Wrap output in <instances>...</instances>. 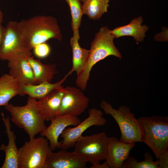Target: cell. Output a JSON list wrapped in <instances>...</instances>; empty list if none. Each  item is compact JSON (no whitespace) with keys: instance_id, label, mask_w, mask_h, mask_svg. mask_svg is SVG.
Segmentation results:
<instances>
[{"instance_id":"5b68a950","label":"cell","mask_w":168,"mask_h":168,"mask_svg":"<svg viewBox=\"0 0 168 168\" xmlns=\"http://www.w3.org/2000/svg\"><path fill=\"white\" fill-rule=\"evenodd\" d=\"M100 108L106 114H109L116 120L120 128L119 141L128 143L141 142V132L139 122L131 112L130 108L122 105L116 110L107 101L102 100Z\"/></svg>"},{"instance_id":"4dcf8cb0","label":"cell","mask_w":168,"mask_h":168,"mask_svg":"<svg viewBox=\"0 0 168 168\" xmlns=\"http://www.w3.org/2000/svg\"><path fill=\"white\" fill-rule=\"evenodd\" d=\"M79 0L80 1V2H82L83 3L86 0Z\"/></svg>"},{"instance_id":"30bf717a","label":"cell","mask_w":168,"mask_h":168,"mask_svg":"<svg viewBox=\"0 0 168 168\" xmlns=\"http://www.w3.org/2000/svg\"><path fill=\"white\" fill-rule=\"evenodd\" d=\"M64 88L58 115L77 117L80 115L87 108L89 99L80 88L70 86Z\"/></svg>"},{"instance_id":"83f0119b","label":"cell","mask_w":168,"mask_h":168,"mask_svg":"<svg viewBox=\"0 0 168 168\" xmlns=\"http://www.w3.org/2000/svg\"><path fill=\"white\" fill-rule=\"evenodd\" d=\"M5 30L6 28L3 27L1 25H0V51L2 44Z\"/></svg>"},{"instance_id":"d6986e66","label":"cell","mask_w":168,"mask_h":168,"mask_svg":"<svg viewBox=\"0 0 168 168\" xmlns=\"http://www.w3.org/2000/svg\"><path fill=\"white\" fill-rule=\"evenodd\" d=\"M80 38L79 31L73 32V36L70 40V44L72 53V66L71 69L67 73L68 75L73 72L77 74L84 68L86 63L89 53V50L82 48L78 40Z\"/></svg>"},{"instance_id":"603a6c76","label":"cell","mask_w":168,"mask_h":168,"mask_svg":"<svg viewBox=\"0 0 168 168\" xmlns=\"http://www.w3.org/2000/svg\"><path fill=\"white\" fill-rule=\"evenodd\" d=\"M144 160L138 161L132 156L129 157L123 163L121 168H159L158 159L154 161L148 152L144 154Z\"/></svg>"},{"instance_id":"8fae6325","label":"cell","mask_w":168,"mask_h":168,"mask_svg":"<svg viewBox=\"0 0 168 168\" xmlns=\"http://www.w3.org/2000/svg\"><path fill=\"white\" fill-rule=\"evenodd\" d=\"M51 121L50 125L40 134L48 140L52 151L58 148L60 142H58V138L63 130L69 126H76L81 122L77 117L69 115H58Z\"/></svg>"},{"instance_id":"9c48e42d","label":"cell","mask_w":168,"mask_h":168,"mask_svg":"<svg viewBox=\"0 0 168 168\" xmlns=\"http://www.w3.org/2000/svg\"><path fill=\"white\" fill-rule=\"evenodd\" d=\"M88 113V117L75 127L66 128L63 130L60 135L63 140L60 142L58 148L67 150L73 147L88 128L94 125L104 126L106 123L107 120L103 117V114L100 110L91 108Z\"/></svg>"},{"instance_id":"8992f818","label":"cell","mask_w":168,"mask_h":168,"mask_svg":"<svg viewBox=\"0 0 168 168\" xmlns=\"http://www.w3.org/2000/svg\"><path fill=\"white\" fill-rule=\"evenodd\" d=\"M30 139L19 149L20 168H45L52 151L49 141L42 136Z\"/></svg>"},{"instance_id":"7a4b0ae2","label":"cell","mask_w":168,"mask_h":168,"mask_svg":"<svg viewBox=\"0 0 168 168\" xmlns=\"http://www.w3.org/2000/svg\"><path fill=\"white\" fill-rule=\"evenodd\" d=\"M114 38L111 30L105 26L102 27L96 34L91 43L86 64L83 69L77 74L76 84L82 91L86 89L91 71L96 63L110 55L120 59L122 58L121 53L114 44Z\"/></svg>"},{"instance_id":"277c9868","label":"cell","mask_w":168,"mask_h":168,"mask_svg":"<svg viewBox=\"0 0 168 168\" xmlns=\"http://www.w3.org/2000/svg\"><path fill=\"white\" fill-rule=\"evenodd\" d=\"M10 113L12 121L24 129L30 138L35 137L46 128L40 110L38 101L29 96L26 105L15 106L12 104L5 106Z\"/></svg>"},{"instance_id":"3957f363","label":"cell","mask_w":168,"mask_h":168,"mask_svg":"<svg viewBox=\"0 0 168 168\" xmlns=\"http://www.w3.org/2000/svg\"><path fill=\"white\" fill-rule=\"evenodd\" d=\"M138 120L141 132V142L150 148L157 159L168 151V117L153 115Z\"/></svg>"},{"instance_id":"52a82bcc","label":"cell","mask_w":168,"mask_h":168,"mask_svg":"<svg viewBox=\"0 0 168 168\" xmlns=\"http://www.w3.org/2000/svg\"><path fill=\"white\" fill-rule=\"evenodd\" d=\"M108 137L103 132L89 136H82L75 143L73 152L92 165L105 160Z\"/></svg>"},{"instance_id":"ffe728a7","label":"cell","mask_w":168,"mask_h":168,"mask_svg":"<svg viewBox=\"0 0 168 168\" xmlns=\"http://www.w3.org/2000/svg\"><path fill=\"white\" fill-rule=\"evenodd\" d=\"M28 60L33 70L36 84L50 82L54 76L58 73L55 64H44L32 56L28 57Z\"/></svg>"},{"instance_id":"d4e9b609","label":"cell","mask_w":168,"mask_h":168,"mask_svg":"<svg viewBox=\"0 0 168 168\" xmlns=\"http://www.w3.org/2000/svg\"><path fill=\"white\" fill-rule=\"evenodd\" d=\"M35 55L40 58H44L50 53L51 49L48 44L44 42L39 44L33 49Z\"/></svg>"},{"instance_id":"6da1fadb","label":"cell","mask_w":168,"mask_h":168,"mask_svg":"<svg viewBox=\"0 0 168 168\" xmlns=\"http://www.w3.org/2000/svg\"><path fill=\"white\" fill-rule=\"evenodd\" d=\"M17 26L22 43L29 51L50 39H62L57 19L52 16H36L17 22Z\"/></svg>"},{"instance_id":"9a60e30c","label":"cell","mask_w":168,"mask_h":168,"mask_svg":"<svg viewBox=\"0 0 168 168\" xmlns=\"http://www.w3.org/2000/svg\"><path fill=\"white\" fill-rule=\"evenodd\" d=\"M64 92V88L62 86L38 100L40 110L45 120L51 121L58 115Z\"/></svg>"},{"instance_id":"7402d4cb","label":"cell","mask_w":168,"mask_h":168,"mask_svg":"<svg viewBox=\"0 0 168 168\" xmlns=\"http://www.w3.org/2000/svg\"><path fill=\"white\" fill-rule=\"evenodd\" d=\"M109 0H86L82 5V12L91 19L99 20L108 11Z\"/></svg>"},{"instance_id":"2e32d148","label":"cell","mask_w":168,"mask_h":168,"mask_svg":"<svg viewBox=\"0 0 168 168\" xmlns=\"http://www.w3.org/2000/svg\"><path fill=\"white\" fill-rule=\"evenodd\" d=\"M28 58H21L8 62L10 69L9 74L16 81L19 85L36 84Z\"/></svg>"},{"instance_id":"cb8c5ba5","label":"cell","mask_w":168,"mask_h":168,"mask_svg":"<svg viewBox=\"0 0 168 168\" xmlns=\"http://www.w3.org/2000/svg\"><path fill=\"white\" fill-rule=\"evenodd\" d=\"M61 0L66 1L70 7L72 17L71 26L73 32L79 31L83 15L80 1L79 0Z\"/></svg>"},{"instance_id":"44dd1931","label":"cell","mask_w":168,"mask_h":168,"mask_svg":"<svg viewBox=\"0 0 168 168\" xmlns=\"http://www.w3.org/2000/svg\"><path fill=\"white\" fill-rule=\"evenodd\" d=\"M19 85L16 81L9 74L0 77V106H5L9 100L18 94Z\"/></svg>"},{"instance_id":"f1b7e54d","label":"cell","mask_w":168,"mask_h":168,"mask_svg":"<svg viewBox=\"0 0 168 168\" xmlns=\"http://www.w3.org/2000/svg\"><path fill=\"white\" fill-rule=\"evenodd\" d=\"M90 168H110V167L105 161L102 164L99 163L95 165H92Z\"/></svg>"},{"instance_id":"5bb4252c","label":"cell","mask_w":168,"mask_h":168,"mask_svg":"<svg viewBox=\"0 0 168 168\" xmlns=\"http://www.w3.org/2000/svg\"><path fill=\"white\" fill-rule=\"evenodd\" d=\"M52 151L46 162L45 168H86L87 162L73 152L62 149Z\"/></svg>"},{"instance_id":"e0dca14e","label":"cell","mask_w":168,"mask_h":168,"mask_svg":"<svg viewBox=\"0 0 168 168\" xmlns=\"http://www.w3.org/2000/svg\"><path fill=\"white\" fill-rule=\"evenodd\" d=\"M143 19L141 16L134 18L128 24L119 27L111 30V33L115 38L129 36L133 37L137 43L143 41L146 37V33L149 27L147 25H142Z\"/></svg>"},{"instance_id":"ac0fdd59","label":"cell","mask_w":168,"mask_h":168,"mask_svg":"<svg viewBox=\"0 0 168 168\" xmlns=\"http://www.w3.org/2000/svg\"><path fill=\"white\" fill-rule=\"evenodd\" d=\"M68 76L66 74L60 81L55 83L43 82L35 85H19L18 95L23 96L27 94L36 100L41 99L53 90L62 86V84Z\"/></svg>"},{"instance_id":"4fadbf2b","label":"cell","mask_w":168,"mask_h":168,"mask_svg":"<svg viewBox=\"0 0 168 168\" xmlns=\"http://www.w3.org/2000/svg\"><path fill=\"white\" fill-rule=\"evenodd\" d=\"M2 119L5 127V133L7 134L8 143L1 144L0 150L4 152L5 158L2 168H20L19 161V149L17 147L15 140L16 137L14 132L11 130L10 119L9 116L5 118L2 112Z\"/></svg>"},{"instance_id":"7c38bea8","label":"cell","mask_w":168,"mask_h":168,"mask_svg":"<svg viewBox=\"0 0 168 168\" xmlns=\"http://www.w3.org/2000/svg\"><path fill=\"white\" fill-rule=\"evenodd\" d=\"M135 144L120 141L115 137H108L105 161L110 168H121L123 163L129 157Z\"/></svg>"},{"instance_id":"ba28073f","label":"cell","mask_w":168,"mask_h":168,"mask_svg":"<svg viewBox=\"0 0 168 168\" xmlns=\"http://www.w3.org/2000/svg\"><path fill=\"white\" fill-rule=\"evenodd\" d=\"M16 21H9L6 28L0 51V59L8 61L32 56L21 39Z\"/></svg>"},{"instance_id":"484cf974","label":"cell","mask_w":168,"mask_h":168,"mask_svg":"<svg viewBox=\"0 0 168 168\" xmlns=\"http://www.w3.org/2000/svg\"><path fill=\"white\" fill-rule=\"evenodd\" d=\"M161 29V32L155 34L154 39L158 42H167L168 41V28L166 26H163Z\"/></svg>"},{"instance_id":"f546056e","label":"cell","mask_w":168,"mask_h":168,"mask_svg":"<svg viewBox=\"0 0 168 168\" xmlns=\"http://www.w3.org/2000/svg\"><path fill=\"white\" fill-rule=\"evenodd\" d=\"M3 19V14L1 11L0 10V25Z\"/></svg>"},{"instance_id":"4316f807","label":"cell","mask_w":168,"mask_h":168,"mask_svg":"<svg viewBox=\"0 0 168 168\" xmlns=\"http://www.w3.org/2000/svg\"><path fill=\"white\" fill-rule=\"evenodd\" d=\"M158 160L159 168H168V151L163 154Z\"/></svg>"}]
</instances>
